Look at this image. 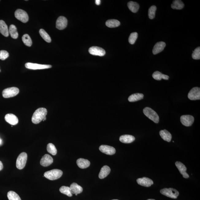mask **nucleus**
Masks as SVG:
<instances>
[{
  "instance_id": "obj_28",
  "label": "nucleus",
  "mask_w": 200,
  "mask_h": 200,
  "mask_svg": "<svg viewBox=\"0 0 200 200\" xmlns=\"http://www.w3.org/2000/svg\"><path fill=\"white\" fill-rule=\"evenodd\" d=\"M128 6L130 10L133 13H136L139 8V5L138 3L130 1L128 3Z\"/></svg>"
},
{
  "instance_id": "obj_2",
  "label": "nucleus",
  "mask_w": 200,
  "mask_h": 200,
  "mask_svg": "<svg viewBox=\"0 0 200 200\" xmlns=\"http://www.w3.org/2000/svg\"><path fill=\"white\" fill-rule=\"evenodd\" d=\"M62 174L63 172L62 171L58 169H54L44 173V176L48 179L53 181L61 177Z\"/></svg>"
},
{
  "instance_id": "obj_31",
  "label": "nucleus",
  "mask_w": 200,
  "mask_h": 200,
  "mask_svg": "<svg viewBox=\"0 0 200 200\" xmlns=\"http://www.w3.org/2000/svg\"><path fill=\"white\" fill-rule=\"evenodd\" d=\"M9 200H21L20 197L17 194L13 191H10L7 194Z\"/></svg>"
},
{
  "instance_id": "obj_27",
  "label": "nucleus",
  "mask_w": 200,
  "mask_h": 200,
  "mask_svg": "<svg viewBox=\"0 0 200 200\" xmlns=\"http://www.w3.org/2000/svg\"><path fill=\"white\" fill-rule=\"evenodd\" d=\"M184 6V4L180 0H175L173 1L171 5V8L174 10H181L183 9Z\"/></svg>"
},
{
  "instance_id": "obj_37",
  "label": "nucleus",
  "mask_w": 200,
  "mask_h": 200,
  "mask_svg": "<svg viewBox=\"0 0 200 200\" xmlns=\"http://www.w3.org/2000/svg\"><path fill=\"white\" fill-rule=\"evenodd\" d=\"M138 37V33H132L130 35L129 38V42L131 44H135Z\"/></svg>"
},
{
  "instance_id": "obj_21",
  "label": "nucleus",
  "mask_w": 200,
  "mask_h": 200,
  "mask_svg": "<svg viewBox=\"0 0 200 200\" xmlns=\"http://www.w3.org/2000/svg\"><path fill=\"white\" fill-rule=\"evenodd\" d=\"M135 137L133 136L125 135L121 136L120 137L119 140L121 142L125 144H129L135 140Z\"/></svg>"
},
{
  "instance_id": "obj_13",
  "label": "nucleus",
  "mask_w": 200,
  "mask_h": 200,
  "mask_svg": "<svg viewBox=\"0 0 200 200\" xmlns=\"http://www.w3.org/2000/svg\"><path fill=\"white\" fill-rule=\"evenodd\" d=\"M99 149L101 152L107 155H113L116 152L115 148L111 146L102 145L100 146Z\"/></svg>"
},
{
  "instance_id": "obj_10",
  "label": "nucleus",
  "mask_w": 200,
  "mask_h": 200,
  "mask_svg": "<svg viewBox=\"0 0 200 200\" xmlns=\"http://www.w3.org/2000/svg\"><path fill=\"white\" fill-rule=\"evenodd\" d=\"M89 52L90 54L100 56H104L106 53L104 49L97 46H92L90 47L89 49Z\"/></svg>"
},
{
  "instance_id": "obj_8",
  "label": "nucleus",
  "mask_w": 200,
  "mask_h": 200,
  "mask_svg": "<svg viewBox=\"0 0 200 200\" xmlns=\"http://www.w3.org/2000/svg\"><path fill=\"white\" fill-rule=\"evenodd\" d=\"M25 66L27 68L33 70L49 69L52 67V66L51 65H41V64L32 63H27L25 65Z\"/></svg>"
},
{
  "instance_id": "obj_46",
  "label": "nucleus",
  "mask_w": 200,
  "mask_h": 200,
  "mask_svg": "<svg viewBox=\"0 0 200 200\" xmlns=\"http://www.w3.org/2000/svg\"></svg>"
},
{
  "instance_id": "obj_43",
  "label": "nucleus",
  "mask_w": 200,
  "mask_h": 200,
  "mask_svg": "<svg viewBox=\"0 0 200 200\" xmlns=\"http://www.w3.org/2000/svg\"><path fill=\"white\" fill-rule=\"evenodd\" d=\"M2 143V140H1V139H0V144H1Z\"/></svg>"
},
{
  "instance_id": "obj_19",
  "label": "nucleus",
  "mask_w": 200,
  "mask_h": 200,
  "mask_svg": "<svg viewBox=\"0 0 200 200\" xmlns=\"http://www.w3.org/2000/svg\"><path fill=\"white\" fill-rule=\"evenodd\" d=\"M71 194H79L83 191V188L81 186L75 183H73L70 187Z\"/></svg>"
},
{
  "instance_id": "obj_9",
  "label": "nucleus",
  "mask_w": 200,
  "mask_h": 200,
  "mask_svg": "<svg viewBox=\"0 0 200 200\" xmlns=\"http://www.w3.org/2000/svg\"><path fill=\"white\" fill-rule=\"evenodd\" d=\"M188 98L190 100H200V88L198 87L193 88L188 94Z\"/></svg>"
},
{
  "instance_id": "obj_34",
  "label": "nucleus",
  "mask_w": 200,
  "mask_h": 200,
  "mask_svg": "<svg viewBox=\"0 0 200 200\" xmlns=\"http://www.w3.org/2000/svg\"><path fill=\"white\" fill-rule=\"evenodd\" d=\"M60 192L62 194H66L69 197L72 196V194H71L70 187L66 186H62L60 189Z\"/></svg>"
},
{
  "instance_id": "obj_39",
  "label": "nucleus",
  "mask_w": 200,
  "mask_h": 200,
  "mask_svg": "<svg viewBox=\"0 0 200 200\" xmlns=\"http://www.w3.org/2000/svg\"><path fill=\"white\" fill-rule=\"evenodd\" d=\"M9 56L8 52L5 50H2L0 51V59L3 60H6Z\"/></svg>"
},
{
  "instance_id": "obj_38",
  "label": "nucleus",
  "mask_w": 200,
  "mask_h": 200,
  "mask_svg": "<svg viewBox=\"0 0 200 200\" xmlns=\"http://www.w3.org/2000/svg\"><path fill=\"white\" fill-rule=\"evenodd\" d=\"M192 57L194 60H198L200 59V47H198L194 49L192 54Z\"/></svg>"
},
{
  "instance_id": "obj_5",
  "label": "nucleus",
  "mask_w": 200,
  "mask_h": 200,
  "mask_svg": "<svg viewBox=\"0 0 200 200\" xmlns=\"http://www.w3.org/2000/svg\"><path fill=\"white\" fill-rule=\"evenodd\" d=\"M27 158V154L25 152L21 153L19 155L16 161V167L18 169H22L24 168L25 166Z\"/></svg>"
},
{
  "instance_id": "obj_42",
  "label": "nucleus",
  "mask_w": 200,
  "mask_h": 200,
  "mask_svg": "<svg viewBox=\"0 0 200 200\" xmlns=\"http://www.w3.org/2000/svg\"><path fill=\"white\" fill-rule=\"evenodd\" d=\"M46 117H45L44 118V119H43V121H44L46 120Z\"/></svg>"
},
{
  "instance_id": "obj_22",
  "label": "nucleus",
  "mask_w": 200,
  "mask_h": 200,
  "mask_svg": "<svg viewBox=\"0 0 200 200\" xmlns=\"http://www.w3.org/2000/svg\"><path fill=\"white\" fill-rule=\"evenodd\" d=\"M76 163L78 167L81 169L87 168L90 165V162L88 160L83 158L78 159Z\"/></svg>"
},
{
  "instance_id": "obj_1",
  "label": "nucleus",
  "mask_w": 200,
  "mask_h": 200,
  "mask_svg": "<svg viewBox=\"0 0 200 200\" xmlns=\"http://www.w3.org/2000/svg\"><path fill=\"white\" fill-rule=\"evenodd\" d=\"M47 114V110L46 108H39L36 110L32 118V121L33 124H37L43 120Z\"/></svg>"
},
{
  "instance_id": "obj_30",
  "label": "nucleus",
  "mask_w": 200,
  "mask_h": 200,
  "mask_svg": "<svg viewBox=\"0 0 200 200\" xmlns=\"http://www.w3.org/2000/svg\"><path fill=\"white\" fill-rule=\"evenodd\" d=\"M119 21L116 19H110L107 21L106 25L109 28H113L117 27L120 25Z\"/></svg>"
},
{
  "instance_id": "obj_45",
  "label": "nucleus",
  "mask_w": 200,
  "mask_h": 200,
  "mask_svg": "<svg viewBox=\"0 0 200 200\" xmlns=\"http://www.w3.org/2000/svg\"><path fill=\"white\" fill-rule=\"evenodd\" d=\"M117 200V199H113V200Z\"/></svg>"
},
{
  "instance_id": "obj_32",
  "label": "nucleus",
  "mask_w": 200,
  "mask_h": 200,
  "mask_svg": "<svg viewBox=\"0 0 200 200\" xmlns=\"http://www.w3.org/2000/svg\"><path fill=\"white\" fill-rule=\"evenodd\" d=\"M39 33L40 35L42 37V38L46 42L48 43H50L51 41V37H50L48 33L44 31L43 29H40L39 30Z\"/></svg>"
},
{
  "instance_id": "obj_29",
  "label": "nucleus",
  "mask_w": 200,
  "mask_h": 200,
  "mask_svg": "<svg viewBox=\"0 0 200 200\" xmlns=\"http://www.w3.org/2000/svg\"><path fill=\"white\" fill-rule=\"evenodd\" d=\"M9 34L11 36L12 38L14 39H17L18 37L17 28L13 25H10L9 29Z\"/></svg>"
},
{
  "instance_id": "obj_26",
  "label": "nucleus",
  "mask_w": 200,
  "mask_h": 200,
  "mask_svg": "<svg viewBox=\"0 0 200 200\" xmlns=\"http://www.w3.org/2000/svg\"><path fill=\"white\" fill-rule=\"evenodd\" d=\"M144 96V94H133L129 97L128 101L130 102H135L143 99Z\"/></svg>"
},
{
  "instance_id": "obj_6",
  "label": "nucleus",
  "mask_w": 200,
  "mask_h": 200,
  "mask_svg": "<svg viewBox=\"0 0 200 200\" xmlns=\"http://www.w3.org/2000/svg\"><path fill=\"white\" fill-rule=\"evenodd\" d=\"M19 90L16 87H9L3 90L2 95L4 98H8L14 97L19 94Z\"/></svg>"
},
{
  "instance_id": "obj_3",
  "label": "nucleus",
  "mask_w": 200,
  "mask_h": 200,
  "mask_svg": "<svg viewBox=\"0 0 200 200\" xmlns=\"http://www.w3.org/2000/svg\"><path fill=\"white\" fill-rule=\"evenodd\" d=\"M143 112L144 115L148 118L151 119L156 124H158L160 121V118L159 116L152 109L149 107H146L143 110Z\"/></svg>"
},
{
  "instance_id": "obj_24",
  "label": "nucleus",
  "mask_w": 200,
  "mask_h": 200,
  "mask_svg": "<svg viewBox=\"0 0 200 200\" xmlns=\"http://www.w3.org/2000/svg\"><path fill=\"white\" fill-rule=\"evenodd\" d=\"M110 169L108 166L105 165L102 168L99 175V177L101 179L106 178L110 174Z\"/></svg>"
},
{
  "instance_id": "obj_40",
  "label": "nucleus",
  "mask_w": 200,
  "mask_h": 200,
  "mask_svg": "<svg viewBox=\"0 0 200 200\" xmlns=\"http://www.w3.org/2000/svg\"><path fill=\"white\" fill-rule=\"evenodd\" d=\"M101 1L100 0H96L95 1V3L96 5H99L101 4Z\"/></svg>"
},
{
  "instance_id": "obj_44",
  "label": "nucleus",
  "mask_w": 200,
  "mask_h": 200,
  "mask_svg": "<svg viewBox=\"0 0 200 200\" xmlns=\"http://www.w3.org/2000/svg\"><path fill=\"white\" fill-rule=\"evenodd\" d=\"M147 200H155L153 199H148Z\"/></svg>"
},
{
  "instance_id": "obj_20",
  "label": "nucleus",
  "mask_w": 200,
  "mask_h": 200,
  "mask_svg": "<svg viewBox=\"0 0 200 200\" xmlns=\"http://www.w3.org/2000/svg\"><path fill=\"white\" fill-rule=\"evenodd\" d=\"M0 33L5 37H8L10 34L8 26L3 20H0Z\"/></svg>"
},
{
  "instance_id": "obj_35",
  "label": "nucleus",
  "mask_w": 200,
  "mask_h": 200,
  "mask_svg": "<svg viewBox=\"0 0 200 200\" xmlns=\"http://www.w3.org/2000/svg\"><path fill=\"white\" fill-rule=\"evenodd\" d=\"M47 150L48 152L53 155H55L56 154L57 151L55 146L52 144L49 143L48 144L47 146Z\"/></svg>"
},
{
  "instance_id": "obj_18",
  "label": "nucleus",
  "mask_w": 200,
  "mask_h": 200,
  "mask_svg": "<svg viewBox=\"0 0 200 200\" xmlns=\"http://www.w3.org/2000/svg\"><path fill=\"white\" fill-rule=\"evenodd\" d=\"M166 44L163 42H157L153 47L152 52L154 55H156L161 52L165 47Z\"/></svg>"
},
{
  "instance_id": "obj_15",
  "label": "nucleus",
  "mask_w": 200,
  "mask_h": 200,
  "mask_svg": "<svg viewBox=\"0 0 200 200\" xmlns=\"http://www.w3.org/2000/svg\"><path fill=\"white\" fill-rule=\"evenodd\" d=\"M53 159L50 155L45 154L42 157L40 161V165L44 167H47L52 164Z\"/></svg>"
},
{
  "instance_id": "obj_16",
  "label": "nucleus",
  "mask_w": 200,
  "mask_h": 200,
  "mask_svg": "<svg viewBox=\"0 0 200 200\" xmlns=\"http://www.w3.org/2000/svg\"><path fill=\"white\" fill-rule=\"evenodd\" d=\"M175 165L184 178L187 179L189 178V175L187 172V168L181 162L177 161L176 162Z\"/></svg>"
},
{
  "instance_id": "obj_41",
  "label": "nucleus",
  "mask_w": 200,
  "mask_h": 200,
  "mask_svg": "<svg viewBox=\"0 0 200 200\" xmlns=\"http://www.w3.org/2000/svg\"><path fill=\"white\" fill-rule=\"evenodd\" d=\"M3 168V165L2 162L0 161V171L2 170Z\"/></svg>"
},
{
  "instance_id": "obj_7",
  "label": "nucleus",
  "mask_w": 200,
  "mask_h": 200,
  "mask_svg": "<svg viewBox=\"0 0 200 200\" xmlns=\"http://www.w3.org/2000/svg\"><path fill=\"white\" fill-rule=\"evenodd\" d=\"M15 17L21 22L25 23L28 22L29 17L27 12L24 10L18 9L15 13Z\"/></svg>"
},
{
  "instance_id": "obj_17",
  "label": "nucleus",
  "mask_w": 200,
  "mask_h": 200,
  "mask_svg": "<svg viewBox=\"0 0 200 200\" xmlns=\"http://www.w3.org/2000/svg\"><path fill=\"white\" fill-rule=\"evenodd\" d=\"M5 119L6 122L10 125H15L18 122V119L13 114H7L5 116Z\"/></svg>"
},
{
  "instance_id": "obj_4",
  "label": "nucleus",
  "mask_w": 200,
  "mask_h": 200,
  "mask_svg": "<svg viewBox=\"0 0 200 200\" xmlns=\"http://www.w3.org/2000/svg\"><path fill=\"white\" fill-rule=\"evenodd\" d=\"M160 193L167 197L176 199L179 195V192L176 189L172 188H164L160 190Z\"/></svg>"
},
{
  "instance_id": "obj_12",
  "label": "nucleus",
  "mask_w": 200,
  "mask_h": 200,
  "mask_svg": "<svg viewBox=\"0 0 200 200\" xmlns=\"http://www.w3.org/2000/svg\"><path fill=\"white\" fill-rule=\"evenodd\" d=\"M67 18L63 16H60L57 19L56 22V28L59 30H63L67 27Z\"/></svg>"
},
{
  "instance_id": "obj_33",
  "label": "nucleus",
  "mask_w": 200,
  "mask_h": 200,
  "mask_svg": "<svg viewBox=\"0 0 200 200\" xmlns=\"http://www.w3.org/2000/svg\"><path fill=\"white\" fill-rule=\"evenodd\" d=\"M22 40L25 45L29 46V47L32 45L33 42H32V39L31 37L28 34H26L23 35L22 37Z\"/></svg>"
},
{
  "instance_id": "obj_14",
  "label": "nucleus",
  "mask_w": 200,
  "mask_h": 200,
  "mask_svg": "<svg viewBox=\"0 0 200 200\" xmlns=\"http://www.w3.org/2000/svg\"><path fill=\"white\" fill-rule=\"evenodd\" d=\"M137 182L139 185L146 187H151L153 184L152 180L146 177L139 178L137 179Z\"/></svg>"
},
{
  "instance_id": "obj_25",
  "label": "nucleus",
  "mask_w": 200,
  "mask_h": 200,
  "mask_svg": "<svg viewBox=\"0 0 200 200\" xmlns=\"http://www.w3.org/2000/svg\"><path fill=\"white\" fill-rule=\"evenodd\" d=\"M152 77L155 79L157 81H160L162 79L168 80L169 76L167 75L162 74L161 72L157 71L153 73Z\"/></svg>"
},
{
  "instance_id": "obj_11",
  "label": "nucleus",
  "mask_w": 200,
  "mask_h": 200,
  "mask_svg": "<svg viewBox=\"0 0 200 200\" xmlns=\"http://www.w3.org/2000/svg\"><path fill=\"white\" fill-rule=\"evenodd\" d=\"M194 118L192 115H184L181 117V122L184 126H190L193 124Z\"/></svg>"
},
{
  "instance_id": "obj_23",
  "label": "nucleus",
  "mask_w": 200,
  "mask_h": 200,
  "mask_svg": "<svg viewBox=\"0 0 200 200\" xmlns=\"http://www.w3.org/2000/svg\"><path fill=\"white\" fill-rule=\"evenodd\" d=\"M160 134L162 139L167 142H170L172 139V136L169 132L165 129L161 130L160 132Z\"/></svg>"
},
{
  "instance_id": "obj_36",
  "label": "nucleus",
  "mask_w": 200,
  "mask_h": 200,
  "mask_svg": "<svg viewBox=\"0 0 200 200\" xmlns=\"http://www.w3.org/2000/svg\"><path fill=\"white\" fill-rule=\"evenodd\" d=\"M156 9V7L155 5H153L149 8L148 10V17L150 19H152L154 18Z\"/></svg>"
}]
</instances>
